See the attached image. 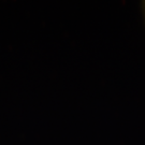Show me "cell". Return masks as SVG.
<instances>
[{
	"label": "cell",
	"mask_w": 145,
	"mask_h": 145,
	"mask_svg": "<svg viewBox=\"0 0 145 145\" xmlns=\"http://www.w3.org/2000/svg\"><path fill=\"white\" fill-rule=\"evenodd\" d=\"M143 12H144V16H145V1L143 2Z\"/></svg>",
	"instance_id": "6da1fadb"
}]
</instances>
